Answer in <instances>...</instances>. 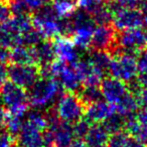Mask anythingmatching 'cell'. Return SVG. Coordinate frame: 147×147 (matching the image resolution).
<instances>
[{"mask_svg":"<svg viewBox=\"0 0 147 147\" xmlns=\"http://www.w3.org/2000/svg\"><path fill=\"white\" fill-rule=\"evenodd\" d=\"M87 57L94 67V69L106 77V75L108 74L111 61H112V55L108 51L90 49V53L87 55Z\"/></svg>","mask_w":147,"mask_h":147,"instance_id":"18","label":"cell"},{"mask_svg":"<svg viewBox=\"0 0 147 147\" xmlns=\"http://www.w3.org/2000/svg\"><path fill=\"white\" fill-rule=\"evenodd\" d=\"M53 134V147H69L75 139L73 132V125L65 122H61L53 128H47Z\"/></svg>","mask_w":147,"mask_h":147,"instance_id":"16","label":"cell"},{"mask_svg":"<svg viewBox=\"0 0 147 147\" xmlns=\"http://www.w3.org/2000/svg\"><path fill=\"white\" fill-rule=\"evenodd\" d=\"M142 27H143V29L147 32V16H144V20H143Z\"/></svg>","mask_w":147,"mask_h":147,"instance_id":"43","label":"cell"},{"mask_svg":"<svg viewBox=\"0 0 147 147\" xmlns=\"http://www.w3.org/2000/svg\"><path fill=\"white\" fill-rule=\"evenodd\" d=\"M8 120V111L4 108L0 109V131L4 130L6 127V123Z\"/></svg>","mask_w":147,"mask_h":147,"instance_id":"37","label":"cell"},{"mask_svg":"<svg viewBox=\"0 0 147 147\" xmlns=\"http://www.w3.org/2000/svg\"><path fill=\"white\" fill-rule=\"evenodd\" d=\"M43 39H45L43 35L34 26L22 33V45L27 47H34Z\"/></svg>","mask_w":147,"mask_h":147,"instance_id":"26","label":"cell"},{"mask_svg":"<svg viewBox=\"0 0 147 147\" xmlns=\"http://www.w3.org/2000/svg\"><path fill=\"white\" fill-rule=\"evenodd\" d=\"M25 117V116H24ZM24 117H18V116H12L8 114V120L6 123V131L13 137L16 139V137L21 132L24 123Z\"/></svg>","mask_w":147,"mask_h":147,"instance_id":"27","label":"cell"},{"mask_svg":"<svg viewBox=\"0 0 147 147\" xmlns=\"http://www.w3.org/2000/svg\"><path fill=\"white\" fill-rule=\"evenodd\" d=\"M118 31L112 24L97 25L90 43V49L95 51H105L109 53L116 47V37Z\"/></svg>","mask_w":147,"mask_h":147,"instance_id":"6","label":"cell"},{"mask_svg":"<svg viewBox=\"0 0 147 147\" xmlns=\"http://www.w3.org/2000/svg\"><path fill=\"white\" fill-rule=\"evenodd\" d=\"M18 1H21V2L24 3V4L28 7L29 10L31 11V13H32L33 11L37 10V9H39L40 7L51 3L53 0H18Z\"/></svg>","mask_w":147,"mask_h":147,"instance_id":"33","label":"cell"},{"mask_svg":"<svg viewBox=\"0 0 147 147\" xmlns=\"http://www.w3.org/2000/svg\"><path fill=\"white\" fill-rule=\"evenodd\" d=\"M137 99H138L140 106H143V108H147V88H144L140 91V93L137 96Z\"/></svg>","mask_w":147,"mask_h":147,"instance_id":"38","label":"cell"},{"mask_svg":"<svg viewBox=\"0 0 147 147\" xmlns=\"http://www.w3.org/2000/svg\"><path fill=\"white\" fill-rule=\"evenodd\" d=\"M106 4L114 16L115 14L125 9L138 8L139 0H110L106 2Z\"/></svg>","mask_w":147,"mask_h":147,"instance_id":"24","label":"cell"},{"mask_svg":"<svg viewBox=\"0 0 147 147\" xmlns=\"http://www.w3.org/2000/svg\"><path fill=\"white\" fill-rule=\"evenodd\" d=\"M80 0H53L51 4L61 17H67L79 6Z\"/></svg>","mask_w":147,"mask_h":147,"instance_id":"23","label":"cell"},{"mask_svg":"<svg viewBox=\"0 0 147 147\" xmlns=\"http://www.w3.org/2000/svg\"><path fill=\"white\" fill-rule=\"evenodd\" d=\"M136 118L141 124L147 126V108H143L142 110L138 111L136 114Z\"/></svg>","mask_w":147,"mask_h":147,"instance_id":"39","label":"cell"},{"mask_svg":"<svg viewBox=\"0 0 147 147\" xmlns=\"http://www.w3.org/2000/svg\"><path fill=\"white\" fill-rule=\"evenodd\" d=\"M109 136L110 134L102 124H94L84 140L88 147H106Z\"/></svg>","mask_w":147,"mask_h":147,"instance_id":"17","label":"cell"},{"mask_svg":"<svg viewBox=\"0 0 147 147\" xmlns=\"http://www.w3.org/2000/svg\"><path fill=\"white\" fill-rule=\"evenodd\" d=\"M77 95L80 98L81 102L85 105V107L104 100L100 86H83V88Z\"/></svg>","mask_w":147,"mask_h":147,"instance_id":"21","label":"cell"},{"mask_svg":"<svg viewBox=\"0 0 147 147\" xmlns=\"http://www.w3.org/2000/svg\"><path fill=\"white\" fill-rule=\"evenodd\" d=\"M139 74H147V49L142 51L136 57Z\"/></svg>","mask_w":147,"mask_h":147,"instance_id":"34","label":"cell"},{"mask_svg":"<svg viewBox=\"0 0 147 147\" xmlns=\"http://www.w3.org/2000/svg\"><path fill=\"white\" fill-rule=\"evenodd\" d=\"M106 2L104 0H80L79 6H80V8L84 9L85 11H87L92 15L97 9H99Z\"/></svg>","mask_w":147,"mask_h":147,"instance_id":"30","label":"cell"},{"mask_svg":"<svg viewBox=\"0 0 147 147\" xmlns=\"http://www.w3.org/2000/svg\"><path fill=\"white\" fill-rule=\"evenodd\" d=\"M4 105L7 109L16 107H29L28 94L26 90L12 82H6L0 90Z\"/></svg>","mask_w":147,"mask_h":147,"instance_id":"7","label":"cell"},{"mask_svg":"<svg viewBox=\"0 0 147 147\" xmlns=\"http://www.w3.org/2000/svg\"><path fill=\"white\" fill-rule=\"evenodd\" d=\"M16 139L13 138L6 131V129L0 131V147H15Z\"/></svg>","mask_w":147,"mask_h":147,"instance_id":"32","label":"cell"},{"mask_svg":"<svg viewBox=\"0 0 147 147\" xmlns=\"http://www.w3.org/2000/svg\"><path fill=\"white\" fill-rule=\"evenodd\" d=\"M131 136L126 131L115 133L109 136L106 147H128Z\"/></svg>","mask_w":147,"mask_h":147,"instance_id":"28","label":"cell"},{"mask_svg":"<svg viewBox=\"0 0 147 147\" xmlns=\"http://www.w3.org/2000/svg\"><path fill=\"white\" fill-rule=\"evenodd\" d=\"M7 78H8V75H7L6 65L0 63V90H1L3 85L7 82Z\"/></svg>","mask_w":147,"mask_h":147,"instance_id":"36","label":"cell"},{"mask_svg":"<svg viewBox=\"0 0 147 147\" xmlns=\"http://www.w3.org/2000/svg\"><path fill=\"white\" fill-rule=\"evenodd\" d=\"M117 45L111 55L126 53L137 57V55L147 49V32L143 28H133L118 31L116 37Z\"/></svg>","mask_w":147,"mask_h":147,"instance_id":"2","label":"cell"},{"mask_svg":"<svg viewBox=\"0 0 147 147\" xmlns=\"http://www.w3.org/2000/svg\"><path fill=\"white\" fill-rule=\"evenodd\" d=\"M42 133L23 123L22 130L16 137V147H45Z\"/></svg>","mask_w":147,"mask_h":147,"instance_id":"15","label":"cell"},{"mask_svg":"<svg viewBox=\"0 0 147 147\" xmlns=\"http://www.w3.org/2000/svg\"><path fill=\"white\" fill-rule=\"evenodd\" d=\"M69 147H88L85 142L84 139H79V138H75L73 140V142L71 143Z\"/></svg>","mask_w":147,"mask_h":147,"instance_id":"41","label":"cell"},{"mask_svg":"<svg viewBox=\"0 0 147 147\" xmlns=\"http://www.w3.org/2000/svg\"><path fill=\"white\" fill-rule=\"evenodd\" d=\"M3 106H4V102H3L2 96H1V94H0V109L3 108Z\"/></svg>","mask_w":147,"mask_h":147,"instance_id":"44","label":"cell"},{"mask_svg":"<svg viewBox=\"0 0 147 147\" xmlns=\"http://www.w3.org/2000/svg\"><path fill=\"white\" fill-rule=\"evenodd\" d=\"M7 75L10 82L17 86L29 90L37 82L39 76V67L36 65H9Z\"/></svg>","mask_w":147,"mask_h":147,"instance_id":"5","label":"cell"},{"mask_svg":"<svg viewBox=\"0 0 147 147\" xmlns=\"http://www.w3.org/2000/svg\"><path fill=\"white\" fill-rule=\"evenodd\" d=\"M137 81L142 89L147 88V74H139L137 76Z\"/></svg>","mask_w":147,"mask_h":147,"instance_id":"40","label":"cell"},{"mask_svg":"<svg viewBox=\"0 0 147 147\" xmlns=\"http://www.w3.org/2000/svg\"><path fill=\"white\" fill-rule=\"evenodd\" d=\"M32 51L38 67L51 65L57 57L55 43L51 39H43L38 45L32 47Z\"/></svg>","mask_w":147,"mask_h":147,"instance_id":"14","label":"cell"},{"mask_svg":"<svg viewBox=\"0 0 147 147\" xmlns=\"http://www.w3.org/2000/svg\"><path fill=\"white\" fill-rule=\"evenodd\" d=\"M0 63L7 65L10 63V49L0 45Z\"/></svg>","mask_w":147,"mask_h":147,"instance_id":"35","label":"cell"},{"mask_svg":"<svg viewBox=\"0 0 147 147\" xmlns=\"http://www.w3.org/2000/svg\"><path fill=\"white\" fill-rule=\"evenodd\" d=\"M57 57L69 65H74L81 57L78 47L75 45L71 37L59 36L53 41Z\"/></svg>","mask_w":147,"mask_h":147,"instance_id":"10","label":"cell"},{"mask_svg":"<svg viewBox=\"0 0 147 147\" xmlns=\"http://www.w3.org/2000/svg\"><path fill=\"white\" fill-rule=\"evenodd\" d=\"M90 128H91V123L86 118L81 119L80 121H78V122L73 125V132L75 138L85 139V137L87 136Z\"/></svg>","mask_w":147,"mask_h":147,"instance_id":"29","label":"cell"},{"mask_svg":"<svg viewBox=\"0 0 147 147\" xmlns=\"http://www.w3.org/2000/svg\"><path fill=\"white\" fill-rule=\"evenodd\" d=\"M11 10L8 0H0V26L11 18Z\"/></svg>","mask_w":147,"mask_h":147,"instance_id":"31","label":"cell"},{"mask_svg":"<svg viewBox=\"0 0 147 147\" xmlns=\"http://www.w3.org/2000/svg\"><path fill=\"white\" fill-rule=\"evenodd\" d=\"M144 16L145 15L138 8L125 9L114 15L112 25L117 31L140 28L142 27Z\"/></svg>","mask_w":147,"mask_h":147,"instance_id":"8","label":"cell"},{"mask_svg":"<svg viewBox=\"0 0 147 147\" xmlns=\"http://www.w3.org/2000/svg\"><path fill=\"white\" fill-rule=\"evenodd\" d=\"M108 74L113 78L124 82L125 84L135 80L138 76L136 57L126 53L113 55Z\"/></svg>","mask_w":147,"mask_h":147,"instance_id":"4","label":"cell"},{"mask_svg":"<svg viewBox=\"0 0 147 147\" xmlns=\"http://www.w3.org/2000/svg\"><path fill=\"white\" fill-rule=\"evenodd\" d=\"M57 80L61 83L65 92L78 94L83 88V82L80 76L71 65H67L61 71Z\"/></svg>","mask_w":147,"mask_h":147,"instance_id":"13","label":"cell"},{"mask_svg":"<svg viewBox=\"0 0 147 147\" xmlns=\"http://www.w3.org/2000/svg\"><path fill=\"white\" fill-rule=\"evenodd\" d=\"M100 87L106 102L112 105H116L128 92V89L124 82L111 76L105 77Z\"/></svg>","mask_w":147,"mask_h":147,"instance_id":"9","label":"cell"},{"mask_svg":"<svg viewBox=\"0 0 147 147\" xmlns=\"http://www.w3.org/2000/svg\"><path fill=\"white\" fill-rule=\"evenodd\" d=\"M115 112L116 110H115L114 105L108 102L100 101V102L94 103L86 107L85 118L90 123L101 124Z\"/></svg>","mask_w":147,"mask_h":147,"instance_id":"11","label":"cell"},{"mask_svg":"<svg viewBox=\"0 0 147 147\" xmlns=\"http://www.w3.org/2000/svg\"><path fill=\"white\" fill-rule=\"evenodd\" d=\"M101 124L104 126L109 134L112 135L121 131H125V117L115 112Z\"/></svg>","mask_w":147,"mask_h":147,"instance_id":"22","label":"cell"},{"mask_svg":"<svg viewBox=\"0 0 147 147\" xmlns=\"http://www.w3.org/2000/svg\"><path fill=\"white\" fill-rule=\"evenodd\" d=\"M0 45L9 49L22 45V33L11 18L0 26Z\"/></svg>","mask_w":147,"mask_h":147,"instance_id":"12","label":"cell"},{"mask_svg":"<svg viewBox=\"0 0 147 147\" xmlns=\"http://www.w3.org/2000/svg\"><path fill=\"white\" fill-rule=\"evenodd\" d=\"M65 89L57 79L39 78L28 90L29 105L36 109L51 108L65 94Z\"/></svg>","mask_w":147,"mask_h":147,"instance_id":"1","label":"cell"},{"mask_svg":"<svg viewBox=\"0 0 147 147\" xmlns=\"http://www.w3.org/2000/svg\"><path fill=\"white\" fill-rule=\"evenodd\" d=\"M59 120L74 125L85 116L86 107L77 94L65 92L55 105Z\"/></svg>","mask_w":147,"mask_h":147,"instance_id":"3","label":"cell"},{"mask_svg":"<svg viewBox=\"0 0 147 147\" xmlns=\"http://www.w3.org/2000/svg\"><path fill=\"white\" fill-rule=\"evenodd\" d=\"M114 106L117 113L124 117H129L137 114L140 104L135 95L131 94L130 92H127L126 95Z\"/></svg>","mask_w":147,"mask_h":147,"instance_id":"20","label":"cell"},{"mask_svg":"<svg viewBox=\"0 0 147 147\" xmlns=\"http://www.w3.org/2000/svg\"><path fill=\"white\" fill-rule=\"evenodd\" d=\"M10 63L13 65H36L32 47L19 45L10 49Z\"/></svg>","mask_w":147,"mask_h":147,"instance_id":"19","label":"cell"},{"mask_svg":"<svg viewBox=\"0 0 147 147\" xmlns=\"http://www.w3.org/2000/svg\"><path fill=\"white\" fill-rule=\"evenodd\" d=\"M105 2H108V1H110V0H104Z\"/></svg>","mask_w":147,"mask_h":147,"instance_id":"45","label":"cell"},{"mask_svg":"<svg viewBox=\"0 0 147 147\" xmlns=\"http://www.w3.org/2000/svg\"><path fill=\"white\" fill-rule=\"evenodd\" d=\"M92 17L97 25H109V24H112L113 17L114 16H113L112 12L109 10L107 4L105 3L104 5H102L100 8L97 9L93 13Z\"/></svg>","mask_w":147,"mask_h":147,"instance_id":"25","label":"cell"},{"mask_svg":"<svg viewBox=\"0 0 147 147\" xmlns=\"http://www.w3.org/2000/svg\"><path fill=\"white\" fill-rule=\"evenodd\" d=\"M138 9H140L141 12L147 16V0H139Z\"/></svg>","mask_w":147,"mask_h":147,"instance_id":"42","label":"cell"}]
</instances>
